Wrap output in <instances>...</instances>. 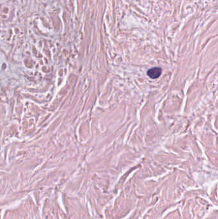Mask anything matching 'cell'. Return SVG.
<instances>
[{
  "label": "cell",
  "instance_id": "1",
  "mask_svg": "<svg viewBox=\"0 0 218 219\" xmlns=\"http://www.w3.org/2000/svg\"><path fill=\"white\" fill-rule=\"evenodd\" d=\"M162 73V69L160 67H153V68L150 69L147 71V75L148 77L151 79H157L158 78Z\"/></svg>",
  "mask_w": 218,
  "mask_h": 219
}]
</instances>
